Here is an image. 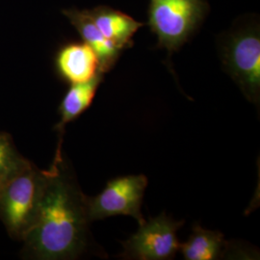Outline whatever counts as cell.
<instances>
[{
  "mask_svg": "<svg viewBox=\"0 0 260 260\" xmlns=\"http://www.w3.org/2000/svg\"><path fill=\"white\" fill-rule=\"evenodd\" d=\"M86 198L65 163L55 155L46 170V183L37 213L21 241V257L36 260H71L89 246L90 220Z\"/></svg>",
  "mask_w": 260,
  "mask_h": 260,
  "instance_id": "6da1fadb",
  "label": "cell"
},
{
  "mask_svg": "<svg viewBox=\"0 0 260 260\" xmlns=\"http://www.w3.org/2000/svg\"><path fill=\"white\" fill-rule=\"evenodd\" d=\"M183 222L174 221L166 214L140 225L138 232L123 243L122 256L140 260H166L175 257L180 249L177 232Z\"/></svg>",
  "mask_w": 260,
  "mask_h": 260,
  "instance_id": "8992f818",
  "label": "cell"
},
{
  "mask_svg": "<svg viewBox=\"0 0 260 260\" xmlns=\"http://www.w3.org/2000/svg\"><path fill=\"white\" fill-rule=\"evenodd\" d=\"M225 72L254 104L260 100V30L254 18L241 19L220 40Z\"/></svg>",
  "mask_w": 260,
  "mask_h": 260,
  "instance_id": "7a4b0ae2",
  "label": "cell"
},
{
  "mask_svg": "<svg viewBox=\"0 0 260 260\" xmlns=\"http://www.w3.org/2000/svg\"><path fill=\"white\" fill-rule=\"evenodd\" d=\"M225 247L223 234L194 225L193 232L184 244H180V251L186 260L218 259Z\"/></svg>",
  "mask_w": 260,
  "mask_h": 260,
  "instance_id": "8fae6325",
  "label": "cell"
},
{
  "mask_svg": "<svg viewBox=\"0 0 260 260\" xmlns=\"http://www.w3.org/2000/svg\"><path fill=\"white\" fill-rule=\"evenodd\" d=\"M88 11L93 23L103 36L121 50L134 45L133 37L144 25L143 22L137 21L129 15L108 6L102 5Z\"/></svg>",
  "mask_w": 260,
  "mask_h": 260,
  "instance_id": "9c48e42d",
  "label": "cell"
},
{
  "mask_svg": "<svg viewBox=\"0 0 260 260\" xmlns=\"http://www.w3.org/2000/svg\"><path fill=\"white\" fill-rule=\"evenodd\" d=\"M103 80V75L100 74L87 82L70 85L58 109L60 114V121L55 126L56 131L59 135V143L56 149V153L62 152L63 135L65 133L67 124L76 120L91 106Z\"/></svg>",
  "mask_w": 260,
  "mask_h": 260,
  "instance_id": "30bf717a",
  "label": "cell"
},
{
  "mask_svg": "<svg viewBox=\"0 0 260 260\" xmlns=\"http://www.w3.org/2000/svg\"><path fill=\"white\" fill-rule=\"evenodd\" d=\"M147 186L148 178L144 175L117 177L108 181L101 194L86 198L90 222L125 215L134 218L140 225L143 224L146 221L141 206Z\"/></svg>",
  "mask_w": 260,
  "mask_h": 260,
  "instance_id": "5b68a950",
  "label": "cell"
},
{
  "mask_svg": "<svg viewBox=\"0 0 260 260\" xmlns=\"http://www.w3.org/2000/svg\"><path fill=\"white\" fill-rule=\"evenodd\" d=\"M209 10L205 0H150L148 24L157 47L169 57L187 43L202 25Z\"/></svg>",
  "mask_w": 260,
  "mask_h": 260,
  "instance_id": "277c9868",
  "label": "cell"
},
{
  "mask_svg": "<svg viewBox=\"0 0 260 260\" xmlns=\"http://www.w3.org/2000/svg\"><path fill=\"white\" fill-rule=\"evenodd\" d=\"M71 24L76 29L84 43L92 47L100 61V72L108 73L118 62L121 51L111 41L104 37L91 19L89 11L70 8L62 11Z\"/></svg>",
  "mask_w": 260,
  "mask_h": 260,
  "instance_id": "ba28073f",
  "label": "cell"
},
{
  "mask_svg": "<svg viewBox=\"0 0 260 260\" xmlns=\"http://www.w3.org/2000/svg\"><path fill=\"white\" fill-rule=\"evenodd\" d=\"M54 69L57 76L70 85L87 82L102 74L99 57L93 48L84 42L75 41L57 49Z\"/></svg>",
  "mask_w": 260,
  "mask_h": 260,
  "instance_id": "52a82bcc",
  "label": "cell"
},
{
  "mask_svg": "<svg viewBox=\"0 0 260 260\" xmlns=\"http://www.w3.org/2000/svg\"><path fill=\"white\" fill-rule=\"evenodd\" d=\"M27 161L16 148L11 134L0 131V188Z\"/></svg>",
  "mask_w": 260,
  "mask_h": 260,
  "instance_id": "7c38bea8",
  "label": "cell"
},
{
  "mask_svg": "<svg viewBox=\"0 0 260 260\" xmlns=\"http://www.w3.org/2000/svg\"><path fill=\"white\" fill-rule=\"evenodd\" d=\"M46 171L30 160L0 188V220L10 236L21 241L37 213L44 187Z\"/></svg>",
  "mask_w": 260,
  "mask_h": 260,
  "instance_id": "3957f363",
  "label": "cell"
}]
</instances>
